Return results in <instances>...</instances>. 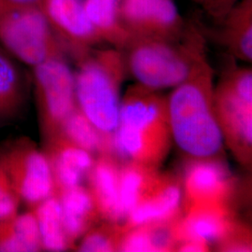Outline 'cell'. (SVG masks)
<instances>
[{
    "label": "cell",
    "mask_w": 252,
    "mask_h": 252,
    "mask_svg": "<svg viewBox=\"0 0 252 252\" xmlns=\"http://www.w3.org/2000/svg\"><path fill=\"white\" fill-rule=\"evenodd\" d=\"M214 73L207 57L167 96L173 143L188 159H223L214 105Z\"/></svg>",
    "instance_id": "cell-1"
},
{
    "label": "cell",
    "mask_w": 252,
    "mask_h": 252,
    "mask_svg": "<svg viewBox=\"0 0 252 252\" xmlns=\"http://www.w3.org/2000/svg\"><path fill=\"white\" fill-rule=\"evenodd\" d=\"M172 144L167 96L137 82L131 85L122 96L115 134L120 159L160 168Z\"/></svg>",
    "instance_id": "cell-2"
},
{
    "label": "cell",
    "mask_w": 252,
    "mask_h": 252,
    "mask_svg": "<svg viewBox=\"0 0 252 252\" xmlns=\"http://www.w3.org/2000/svg\"><path fill=\"white\" fill-rule=\"evenodd\" d=\"M123 53L127 73L137 83L159 91L185 81L207 57L204 35L192 24L178 39L134 37Z\"/></svg>",
    "instance_id": "cell-3"
},
{
    "label": "cell",
    "mask_w": 252,
    "mask_h": 252,
    "mask_svg": "<svg viewBox=\"0 0 252 252\" xmlns=\"http://www.w3.org/2000/svg\"><path fill=\"white\" fill-rule=\"evenodd\" d=\"M78 59L74 73L77 107L115 143L122 85L128 74L124 53L116 48L93 49Z\"/></svg>",
    "instance_id": "cell-4"
},
{
    "label": "cell",
    "mask_w": 252,
    "mask_h": 252,
    "mask_svg": "<svg viewBox=\"0 0 252 252\" xmlns=\"http://www.w3.org/2000/svg\"><path fill=\"white\" fill-rule=\"evenodd\" d=\"M214 105L223 143L252 171V68L234 67L224 73L214 87Z\"/></svg>",
    "instance_id": "cell-5"
},
{
    "label": "cell",
    "mask_w": 252,
    "mask_h": 252,
    "mask_svg": "<svg viewBox=\"0 0 252 252\" xmlns=\"http://www.w3.org/2000/svg\"><path fill=\"white\" fill-rule=\"evenodd\" d=\"M0 42L20 61L32 65L63 58L55 36L39 6L9 9L0 19Z\"/></svg>",
    "instance_id": "cell-6"
},
{
    "label": "cell",
    "mask_w": 252,
    "mask_h": 252,
    "mask_svg": "<svg viewBox=\"0 0 252 252\" xmlns=\"http://www.w3.org/2000/svg\"><path fill=\"white\" fill-rule=\"evenodd\" d=\"M39 124L45 141L59 135L65 119L77 107L74 73L63 58L34 66Z\"/></svg>",
    "instance_id": "cell-7"
},
{
    "label": "cell",
    "mask_w": 252,
    "mask_h": 252,
    "mask_svg": "<svg viewBox=\"0 0 252 252\" xmlns=\"http://www.w3.org/2000/svg\"><path fill=\"white\" fill-rule=\"evenodd\" d=\"M0 154L19 197L30 209L56 193L45 151L28 139H20Z\"/></svg>",
    "instance_id": "cell-8"
},
{
    "label": "cell",
    "mask_w": 252,
    "mask_h": 252,
    "mask_svg": "<svg viewBox=\"0 0 252 252\" xmlns=\"http://www.w3.org/2000/svg\"><path fill=\"white\" fill-rule=\"evenodd\" d=\"M119 18L134 37L178 39L189 25L174 0H121Z\"/></svg>",
    "instance_id": "cell-9"
},
{
    "label": "cell",
    "mask_w": 252,
    "mask_h": 252,
    "mask_svg": "<svg viewBox=\"0 0 252 252\" xmlns=\"http://www.w3.org/2000/svg\"><path fill=\"white\" fill-rule=\"evenodd\" d=\"M183 210L193 206H231L235 180L223 159H189L181 179Z\"/></svg>",
    "instance_id": "cell-10"
},
{
    "label": "cell",
    "mask_w": 252,
    "mask_h": 252,
    "mask_svg": "<svg viewBox=\"0 0 252 252\" xmlns=\"http://www.w3.org/2000/svg\"><path fill=\"white\" fill-rule=\"evenodd\" d=\"M39 7L55 36L69 46L78 58L103 42L81 0H41Z\"/></svg>",
    "instance_id": "cell-11"
},
{
    "label": "cell",
    "mask_w": 252,
    "mask_h": 252,
    "mask_svg": "<svg viewBox=\"0 0 252 252\" xmlns=\"http://www.w3.org/2000/svg\"><path fill=\"white\" fill-rule=\"evenodd\" d=\"M183 214V189L181 179L161 172L153 187L137 203L124 221L126 230L135 226L167 221Z\"/></svg>",
    "instance_id": "cell-12"
},
{
    "label": "cell",
    "mask_w": 252,
    "mask_h": 252,
    "mask_svg": "<svg viewBox=\"0 0 252 252\" xmlns=\"http://www.w3.org/2000/svg\"><path fill=\"white\" fill-rule=\"evenodd\" d=\"M121 165L122 160L116 154H100L87 176V187L102 220L124 222L120 197Z\"/></svg>",
    "instance_id": "cell-13"
},
{
    "label": "cell",
    "mask_w": 252,
    "mask_h": 252,
    "mask_svg": "<svg viewBox=\"0 0 252 252\" xmlns=\"http://www.w3.org/2000/svg\"><path fill=\"white\" fill-rule=\"evenodd\" d=\"M45 153L51 162L56 193L81 185L95 160L94 155L60 134L46 141Z\"/></svg>",
    "instance_id": "cell-14"
},
{
    "label": "cell",
    "mask_w": 252,
    "mask_h": 252,
    "mask_svg": "<svg viewBox=\"0 0 252 252\" xmlns=\"http://www.w3.org/2000/svg\"><path fill=\"white\" fill-rule=\"evenodd\" d=\"M237 218L231 206H193L183 210L180 219V242L193 238L207 242L212 249Z\"/></svg>",
    "instance_id": "cell-15"
},
{
    "label": "cell",
    "mask_w": 252,
    "mask_h": 252,
    "mask_svg": "<svg viewBox=\"0 0 252 252\" xmlns=\"http://www.w3.org/2000/svg\"><path fill=\"white\" fill-rule=\"evenodd\" d=\"M59 199L64 232L75 249L81 237L99 223L101 217L90 189L78 185L56 193Z\"/></svg>",
    "instance_id": "cell-16"
},
{
    "label": "cell",
    "mask_w": 252,
    "mask_h": 252,
    "mask_svg": "<svg viewBox=\"0 0 252 252\" xmlns=\"http://www.w3.org/2000/svg\"><path fill=\"white\" fill-rule=\"evenodd\" d=\"M181 217L172 220L147 223L126 230L119 252H176L180 240Z\"/></svg>",
    "instance_id": "cell-17"
},
{
    "label": "cell",
    "mask_w": 252,
    "mask_h": 252,
    "mask_svg": "<svg viewBox=\"0 0 252 252\" xmlns=\"http://www.w3.org/2000/svg\"><path fill=\"white\" fill-rule=\"evenodd\" d=\"M219 39L231 54L252 61V0H240L220 22Z\"/></svg>",
    "instance_id": "cell-18"
},
{
    "label": "cell",
    "mask_w": 252,
    "mask_h": 252,
    "mask_svg": "<svg viewBox=\"0 0 252 252\" xmlns=\"http://www.w3.org/2000/svg\"><path fill=\"white\" fill-rule=\"evenodd\" d=\"M121 0H85L83 8L103 42L124 51L134 36L126 31L119 18Z\"/></svg>",
    "instance_id": "cell-19"
},
{
    "label": "cell",
    "mask_w": 252,
    "mask_h": 252,
    "mask_svg": "<svg viewBox=\"0 0 252 252\" xmlns=\"http://www.w3.org/2000/svg\"><path fill=\"white\" fill-rule=\"evenodd\" d=\"M42 252L32 209L0 221V252Z\"/></svg>",
    "instance_id": "cell-20"
},
{
    "label": "cell",
    "mask_w": 252,
    "mask_h": 252,
    "mask_svg": "<svg viewBox=\"0 0 252 252\" xmlns=\"http://www.w3.org/2000/svg\"><path fill=\"white\" fill-rule=\"evenodd\" d=\"M160 173V168L132 161H122L120 197L124 221L137 203L153 187Z\"/></svg>",
    "instance_id": "cell-21"
},
{
    "label": "cell",
    "mask_w": 252,
    "mask_h": 252,
    "mask_svg": "<svg viewBox=\"0 0 252 252\" xmlns=\"http://www.w3.org/2000/svg\"><path fill=\"white\" fill-rule=\"evenodd\" d=\"M60 135L95 157L105 153L117 155L115 143L103 135L78 107L63 122Z\"/></svg>",
    "instance_id": "cell-22"
},
{
    "label": "cell",
    "mask_w": 252,
    "mask_h": 252,
    "mask_svg": "<svg viewBox=\"0 0 252 252\" xmlns=\"http://www.w3.org/2000/svg\"><path fill=\"white\" fill-rule=\"evenodd\" d=\"M31 209L36 217L42 251L59 252L72 249L64 232L61 207L56 194Z\"/></svg>",
    "instance_id": "cell-23"
},
{
    "label": "cell",
    "mask_w": 252,
    "mask_h": 252,
    "mask_svg": "<svg viewBox=\"0 0 252 252\" xmlns=\"http://www.w3.org/2000/svg\"><path fill=\"white\" fill-rule=\"evenodd\" d=\"M25 100L22 75L13 62L0 53V116L14 115Z\"/></svg>",
    "instance_id": "cell-24"
},
{
    "label": "cell",
    "mask_w": 252,
    "mask_h": 252,
    "mask_svg": "<svg viewBox=\"0 0 252 252\" xmlns=\"http://www.w3.org/2000/svg\"><path fill=\"white\" fill-rule=\"evenodd\" d=\"M126 232L124 222L101 220L81 237L75 249L81 252H119Z\"/></svg>",
    "instance_id": "cell-25"
},
{
    "label": "cell",
    "mask_w": 252,
    "mask_h": 252,
    "mask_svg": "<svg viewBox=\"0 0 252 252\" xmlns=\"http://www.w3.org/2000/svg\"><path fill=\"white\" fill-rule=\"evenodd\" d=\"M216 252H248L252 251V230L236 219L223 236L213 245Z\"/></svg>",
    "instance_id": "cell-26"
},
{
    "label": "cell",
    "mask_w": 252,
    "mask_h": 252,
    "mask_svg": "<svg viewBox=\"0 0 252 252\" xmlns=\"http://www.w3.org/2000/svg\"><path fill=\"white\" fill-rule=\"evenodd\" d=\"M22 201L10 180L9 173L0 154V221L19 213Z\"/></svg>",
    "instance_id": "cell-27"
},
{
    "label": "cell",
    "mask_w": 252,
    "mask_h": 252,
    "mask_svg": "<svg viewBox=\"0 0 252 252\" xmlns=\"http://www.w3.org/2000/svg\"><path fill=\"white\" fill-rule=\"evenodd\" d=\"M200 5L217 22L222 21L240 0H191Z\"/></svg>",
    "instance_id": "cell-28"
},
{
    "label": "cell",
    "mask_w": 252,
    "mask_h": 252,
    "mask_svg": "<svg viewBox=\"0 0 252 252\" xmlns=\"http://www.w3.org/2000/svg\"><path fill=\"white\" fill-rule=\"evenodd\" d=\"M210 251L211 247L207 242L193 238L180 240L176 249V252H206Z\"/></svg>",
    "instance_id": "cell-29"
},
{
    "label": "cell",
    "mask_w": 252,
    "mask_h": 252,
    "mask_svg": "<svg viewBox=\"0 0 252 252\" xmlns=\"http://www.w3.org/2000/svg\"><path fill=\"white\" fill-rule=\"evenodd\" d=\"M7 9H17L28 6H39L41 0H1Z\"/></svg>",
    "instance_id": "cell-30"
},
{
    "label": "cell",
    "mask_w": 252,
    "mask_h": 252,
    "mask_svg": "<svg viewBox=\"0 0 252 252\" xmlns=\"http://www.w3.org/2000/svg\"><path fill=\"white\" fill-rule=\"evenodd\" d=\"M5 12H7V9L5 8V6L3 5L2 1L0 0V19L5 14Z\"/></svg>",
    "instance_id": "cell-31"
}]
</instances>
